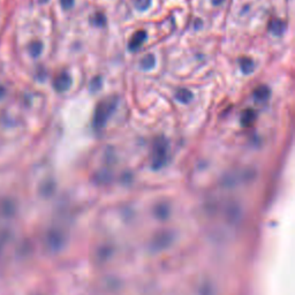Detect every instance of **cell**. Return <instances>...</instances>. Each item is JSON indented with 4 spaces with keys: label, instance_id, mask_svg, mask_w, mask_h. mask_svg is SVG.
Masks as SVG:
<instances>
[{
    "label": "cell",
    "instance_id": "6da1fadb",
    "mask_svg": "<svg viewBox=\"0 0 295 295\" xmlns=\"http://www.w3.org/2000/svg\"><path fill=\"white\" fill-rule=\"evenodd\" d=\"M116 105H118V98L116 97H107L97 104L96 110L94 113V119H92V125L96 131L102 129L106 125L107 120L115 111Z\"/></svg>",
    "mask_w": 295,
    "mask_h": 295
},
{
    "label": "cell",
    "instance_id": "7a4b0ae2",
    "mask_svg": "<svg viewBox=\"0 0 295 295\" xmlns=\"http://www.w3.org/2000/svg\"><path fill=\"white\" fill-rule=\"evenodd\" d=\"M167 148L168 142L164 136H158L153 142V168H159L163 166L167 158Z\"/></svg>",
    "mask_w": 295,
    "mask_h": 295
},
{
    "label": "cell",
    "instance_id": "3957f363",
    "mask_svg": "<svg viewBox=\"0 0 295 295\" xmlns=\"http://www.w3.org/2000/svg\"><path fill=\"white\" fill-rule=\"evenodd\" d=\"M71 86H72V78L67 72L64 71L55 76V79L53 81V87L55 89V91H58V92L67 91L68 89L71 88Z\"/></svg>",
    "mask_w": 295,
    "mask_h": 295
},
{
    "label": "cell",
    "instance_id": "277c9868",
    "mask_svg": "<svg viewBox=\"0 0 295 295\" xmlns=\"http://www.w3.org/2000/svg\"><path fill=\"white\" fill-rule=\"evenodd\" d=\"M145 39H147V32H145L144 30L136 31L135 34L132 36L131 40H129L128 48L131 51H136L137 48H140L141 46L143 45Z\"/></svg>",
    "mask_w": 295,
    "mask_h": 295
},
{
    "label": "cell",
    "instance_id": "5b68a950",
    "mask_svg": "<svg viewBox=\"0 0 295 295\" xmlns=\"http://www.w3.org/2000/svg\"><path fill=\"white\" fill-rule=\"evenodd\" d=\"M286 29V24L279 19L271 20L269 23V31L274 36H281Z\"/></svg>",
    "mask_w": 295,
    "mask_h": 295
},
{
    "label": "cell",
    "instance_id": "8992f818",
    "mask_svg": "<svg viewBox=\"0 0 295 295\" xmlns=\"http://www.w3.org/2000/svg\"><path fill=\"white\" fill-rule=\"evenodd\" d=\"M239 66L244 74H252L255 70V63L249 56H241L239 58Z\"/></svg>",
    "mask_w": 295,
    "mask_h": 295
},
{
    "label": "cell",
    "instance_id": "52a82bcc",
    "mask_svg": "<svg viewBox=\"0 0 295 295\" xmlns=\"http://www.w3.org/2000/svg\"><path fill=\"white\" fill-rule=\"evenodd\" d=\"M257 118L256 112L253 110V108H248V110L244 111L241 116V124L244 127H250L252 125L255 123Z\"/></svg>",
    "mask_w": 295,
    "mask_h": 295
},
{
    "label": "cell",
    "instance_id": "ba28073f",
    "mask_svg": "<svg viewBox=\"0 0 295 295\" xmlns=\"http://www.w3.org/2000/svg\"><path fill=\"white\" fill-rule=\"evenodd\" d=\"M175 99L179 100L180 103L188 104L193 99V92L187 88H180L175 91Z\"/></svg>",
    "mask_w": 295,
    "mask_h": 295
},
{
    "label": "cell",
    "instance_id": "9c48e42d",
    "mask_svg": "<svg viewBox=\"0 0 295 295\" xmlns=\"http://www.w3.org/2000/svg\"><path fill=\"white\" fill-rule=\"evenodd\" d=\"M270 94H271V91H270V88L268 86H260L254 91V97L258 102H265V100L269 99Z\"/></svg>",
    "mask_w": 295,
    "mask_h": 295
},
{
    "label": "cell",
    "instance_id": "30bf717a",
    "mask_svg": "<svg viewBox=\"0 0 295 295\" xmlns=\"http://www.w3.org/2000/svg\"><path fill=\"white\" fill-rule=\"evenodd\" d=\"M155 65H156V58H155V55L151 53L144 55L143 58L141 59V63H140V66L143 71L152 70V68L155 67Z\"/></svg>",
    "mask_w": 295,
    "mask_h": 295
},
{
    "label": "cell",
    "instance_id": "8fae6325",
    "mask_svg": "<svg viewBox=\"0 0 295 295\" xmlns=\"http://www.w3.org/2000/svg\"><path fill=\"white\" fill-rule=\"evenodd\" d=\"M43 51V44L40 42H32L29 46V52L32 56H38Z\"/></svg>",
    "mask_w": 295,
    "mask_h": 295
},
{
    "label": "cell",
    "instance_id": "7c38bea8",
    "mask_svg": "<svg viewBox=\"0 0 295 295\" xmlns=\"http://www.w3.org/2000/svg\"><path fill=\"white\" fill-rule=\"evenodd\" d=\"M91 22L96 27H103L105 26V23H106V16L103 13H96L91 18Z\"/></svg>",
    "mask_w": 295,
    "mask_h": 295
},
{
    "label": "cell",
    "instance_id": "4fadbf2b",
    "mask_svg": "<svg viewBox=\"0 0 295 295\" xmlns=\"http://www.w3.org/2000/svg\"><path fill=\"white\" fill-rule=\"evenodd\" d=\"M134 4L139 11H147L151 5V0H134Z\"/></svg>",
    "mask_w": 295,
    "mask_h": 295
},
{
    "label": "cell",
    "instance_id": "5bb4252c",
    "mask_svg": "<svg viewBox=\"0 0 295 295\" xmlns=\"http://www.w3.org/2000/svg\"><path fill=\"white\" fill-rule=\"evenodd\" d=\"M102 78L100 76H96V78L91 81V84H90V88H91V91H98L100 88H102Z\"/></svg>",
    "mask_w": 295,
    "mask_h": 295
},
{
    "label": "cell",
    "instance_id": "9a60e30c",
    "mask_svg": "<svg viewBox=\"0 0 295 295\" xmlns=\"http://www.w3.org/2000/svg\"><path fill=\"white\" fill-rule=\"evenodd\" d=\"M62 5L65 10H71L74 5V0H62Z\"/></svg>",
    "mask_w": 295,
    "mask_h": 295
},
{
    "label": "cell",
    "instance_id": "2e32d148",
    "mask_svg": "<svg viewBox=\"0 0 295 295\" xmlns=\"http://www.w3.org/2000/svg\"><path fill=\"white\" fill-rule=\"evenodd\" d=\"M211 3H212L213 6H219L224 3V0H211Z\"/></svg>",
    "mask_w": 295,
    "mask_h": 295
}]
</instances>
